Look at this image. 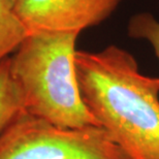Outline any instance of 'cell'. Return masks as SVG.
<instances>
[{
    "label": "cell",
    "mask_w": 159,
    "mask_h": 159,
    "mask_svg": "<svg viewBox=\"0 0 159 159\" xmlns=\"http://www.w3.org/2000/svg\"><path fill=\"white\" fill-rule=\"evenodd\" d=\"M75 69L86 107L128 159H159V77L139 71L115 44L77 51Z\"/></svg>",
    "instance_id": "cell-1"
},
{
    "label": "cell",
    "mask_w": 159,
    "mask_h": 159,
    "mask_svg": "<svg viewBox=\"0 0 159 159\" xmlns=\"http://www.w3.org/2000/svg\"><path fill=\"white\" fill-rule=\"evenodd\" d=\"M79 33H28L9 57L27 113L66 128L99 126L82 99L75 69Z\"/></svg>",
    "instance_id": "cell-2"
},
{
    "label": "cell",
    "mask_w": 159,
    "mask_h": 159,
    "mask_svg": "<svg viewBox=\"0 0 159 159\" xmlns=\"http://www.w3.org/2000/svg\"><path fill=\"white\" fill-rule=\"evenodd\" d=\"M0 159H128L101 126L66 128L22 112L0 135Z\"/></svg>",
    "instance_id": "cell-3"
},
{
    "label": "cell",
    "mask_w": 159,
    "mask_h": 159,
    "mask_svg": "<svg viewBox=\"0 0 159 159\" xmlns=\"http://www.w3.org/2000/svg\"><path fill=\"white\" fill-rule=\"evenodd\" d=\"M123 0H19L15 12L28 33H81L97 26L118 8Z\"/></svg>",
    "instance_id": "cell-4"
},
{
    "label": "cell",
    "mask_w": 159,
    "mask_h": 159,
    "mask_svg": "<svg viewBox=\"0 0 159 159\" xmlns=\"http://www.w3.org/2000/svg\"><path fill=\"white\" fill-rule=\"evenodd\" d=\"M24 111L22 95L11 75L8 57L0 62V135Z\"/></svg>",
    "instance_id": "cell-5"
},
{
    "label": "cell",
    "mask_w": 159,
    "mask_h": 159,
    "mask_svg": "<svg viewBox=\"0 0 159 159\" xmlns=\"http://www.w3.org/2000/svg\"><path fill=\"white\" fill-rule=\"evenodd\" d=\"M27 35L26 27L14 8L4 0H0V62L8 58Z\"/></svg>",
    "instance_id": "cell-6"
},
{
    "label": "cell",
    "mask_w": 159,
    "mask_h": 159,
    "mask_svg": "<svg viewBox=\"0 0 159 159\" xmlns=\"http://www.w3.org/2000/svg\"><path fill=\"white\" fill-rule=\"evenodd\" d=\"M127 34L135 39H144L151 44L159 61V21L150 12L133 15L127 25Z\"/></svg>",
    "instance_id": "cell-7"
},
{
    "label": "cell",
    "mask_w": 159,
    "mask_h": 159,
    "mask_svg": "<svg viewBox=\"0 0 159 159\" xmlns=\"http://www.w3.org/2000/svg\"><path fill=\"white\" fill-rule=\"evenodd\" d=\"M4 1L7 3V4L11 6V8H14L15 6H16V4L19 2V0H4Z\"/></svg>",
    "instance_id": "cell-8"
}]
</instances>
